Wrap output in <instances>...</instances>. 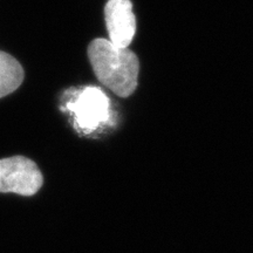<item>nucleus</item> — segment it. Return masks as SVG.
<instances>
[{
	"label": "nucleus",
	"mask_w": 253,
	"mask_h": 253,
	"mask_svg": "<svg viewBox=\"0 0 253 253\" xmlns=\"http://www.w3.org/2000/svg\"><path fill=\"white\" fill-rule=\"evenodd\" d=\"M91 68L101 84L121 97H128L137 87L140 61L132 50L113 45L99 38L88 46Z\"/></svg>",
	"instance_id": "obj_1"
},
{
	"label": "nucleus",
	"mask_w": 253,
	"mask_h": 253,
	"mask_svg": "<svg viewBox=\"0 0 253 253\" xmlns=\"http://www.w3.org/2000/svg\"><path fill=\"white\" fill-rule=\"evenodd\" d=\"M43 183L42 173L33 161L24 156L0 160V192L33 196Z\"/></svg>",
	"instance_id": "obj_2"
},
{
	"label": "nucleus",
	"mask_w": 253,
	"mask_h": 253,
	"mask_svg": "<svg viewBox=\"0 0 253 253\" xmlns=\"http://www.w3.org/2000/svg\"><path fill=\"white\" fill-rule=\"evenodd\" d=\"M67 108L75 116V122L84 130H91L108 118L109 101L97 88L88 87L77 96L68 101Z\"/></svg>",
	"instance_id": "obj_3"
},
{
	"label": "nucleus",
	"mask_w": 253,
	"mask_h": 253,
	"mask_svg": "<svg viewBox=\"0 0 253 253\" xmlns=\"http://www.w3.org/2000/svg\"><path fill=\"white\" fill-rule=\"evenodd\" d=\"M104 18L110 42L128 48L136 32V18L130 0H108L104 7Z\"/></svg>",
	"instance_id": "obj_4"
},
{
	"label": "nucleus",
	"mask_w": 253,
	"mask_h": 253,
	"mask_svg": "<svg viewBox=\"0 0 253 253\" xmlns=\"http://www.w3.org/2000/svg\"><path fill=\"white\" fill-rule=\"evenodd\" d=\"M25 72L14 56L0 50V99L13 93L21 86Z\"/></svg>",
	"instance_id": "obj_5"
}]
</instances>
